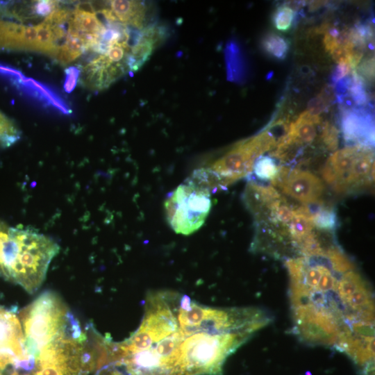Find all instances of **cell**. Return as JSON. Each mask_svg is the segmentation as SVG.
I'll use <instances>...</instances> for the list:
<instances>
[{"mask_svg": "<svg viewBox=\"0 0 375 375\" xmlns=\"http://www.w3.org/2000/svg\"><path fill=\"white\" fill-rule=\"evenodd\" d=\"M326 249L285 261L294 332L306 344L343 352L362 370L374 364L372 290L350 259Z\"/></svg>", "mask_w": 375, "mask_h": 375, "instance_id": "obj_1", "label": "cell"}, {"mask_svg": "<svg viewBox=\"0 0 375 375\" xmlns=\"http://www.w3.org/2000/svg\"><path fill=\"white\" fill-rule=\"evenodd\" d=\"M59 251L51 238L30 227L0 223V275L24 288L36 291L49 265Z\"/></svg>", "mask_w": 375, "mask_h": 375, "instance_id": "obj_2", "label": "cell"}, {"mask_svg": "<svg viewBox=\"0 0 375 375\" xmlns=\"http://www.w3.org/2000/svg\"><path fill=\"white\" fill-rule=\"evenodd\" d=\"M176 318L184 335L195 332H246L254 334L272 321L266 311L257 307L213 308L180 294Z\"/></svg>", "mask_w": 375, "mask_h": 375, "instance_id": "obj_3", "label": "cell"}, {"mask_svg": "<svg viewBox=\"0 0 375 375\" xmlns=\"http://www.w3.org/2000/svg\"><path fill=\"white\" fill-rule=\"evenodd\" d=\"M253 334L199 331L184 335L176 375H220L229 356Z\"/></svg>", "mask_w": 375, "mask_h": 375, "instance_id": "obj_4", "label": "cell"}, {"mask_svg": "<svg viewBox=\"0 0 375 375\" xmlns=\"http://www.w3.org/2000/svg\"><path fill=\"white\" fill-rule=\"evenodd\" d=\"M87 335L64 332L41 347L28 371L12 369L7 375H87L94 370V359Z\"/></svg>", "mask_w": 375, "mask_h": 375, "instance_id": "obj_5", "label": "cell"}, {"mask_svg": "<svg viewBox=\"0 0 375 375\" xmlns=\"http://www.w3.org/2000/svg\"><path fill=\"white\" fill-rule=\"evenodd\" d=\"M26 353L34 355L41 347L65 331L76 317L53 292L39 295L19 313Z\"/></svg>", "mask_w": 375, "mask_h": 375, "instance_id": "obj_6", "label": "cell"}, {"mask_svg": "<svg viewBox=\"0 0 375 375\" xmlns=\"http://www.w3.org/2000/svg\"><path fill=\"white\" fill-rule=\"evenodd\" d=\"M167 221L177 233L190 235L204 223L211 208L208 188L188 178L171 192L165 201Z\"/></svg>", "mask_w": 375, "mask_h": 375, "instance_id": "obj_7", "label": "cell"}, {"mask_svg": "<svg viewBox=\"0 0 375 375\" xmlns=\"http://www.w3.org/2000/svg\"><path fill=\"white\" fill-rule=\"evenodd\" d=\"M271 183L304 205L322 202L319 198L324 192V183L310 172L280 166L277 176Z\"/></svg>", "mask_w": 375, "mask_h": 375, "instance_id": "obj_8", "label": "cell"}, {"mask_svg": "<svg viewBox=\"0 0 375 375\" xmlns=\"http://www.w3.org/2000/svg\"><path fill=\"white\" fill-rule=\"evenodd\" d=\"M0 351L17 361L28 358L22 325L17 317L0 307Z\"/></svg>", "mask_w": 375, "mask_h": 375, "instance_id": "obj_9", "label": "cell"}, {"mask_svg": "<svg viewBox=\"0 0 375 375\" xmlns=\"http://www.w3.org/2000/svg\"><path fill=\"white\" fill-rule=\"evenodd\" d=\"M0 49L37 51L35 26L0 19Z\"/></svg>", "mask_w": 375, "mask_h": 375, "instance_id": "obj_10", "label": "cell"}, {"mask_svg": "<svg viewBox=\"0 0 375 375\" xmlns=\"http://www.w3.org/2000/svg\"><path fill=\"white\" fill-rule=\"evenodd\" d=\"M374 179V153L371 147L361 146L347 177L346 191L369 186Z\"/></svg>", "mask_w": 375, "mask_h": 375, "instance_id": "obj_11", "label": "cell"}, {"mask_svg": "<svg viewBox=\"0 0 375 375\" xmlns=\"http://www.w3.org/2000/svg\"><path fill=\"white\" fill-rule=\"evenodd\" d=\"M319 115L310 114L305 110L288 127L285 135L281 140L297 149L310 144L317 136L316 125L320 124Z\"/></svg>", "mask_w": 375, "mask_h": 375, "instance_id": "obj_12", "label": "cell"}, {"mask_svg": "<svg viewBox=\"0 0 375 375\" xmlns=\"http://www.w3.org/2000/svg\"><path fill=\"white\" fill-rule=\"evenodd\" d=\"M361 145L349 146L335 151L326 164L331 168L336 181L333 189L338 193L346 191V181Z\"/></svg>", "mask_w": 375, "mask_h": 375, "instance_id": "obj_13", "label": "cell"}, {"mask_svg": "<svg viewBox=\"0 0 375 375\" xmlns=\"http://www.w3.org/2000/svg\"><path fill=\"white\" fill-rule=\"evenodd\" d=\"M108 4L120 23L138 29L148 27L146 26L148 8L143 1L115 0L108 1Z\"/></svg>", "mask_w": 375, "mask_h": 375, "instance_id": "obj_14", "label": "cell"}, {"mask_svg": "<svg viewBox=\"0 0 375 375\" xmlns=\"http://www.w3.org/2000/svg\"><path fill=\"white\" fill-rule=\"evenodd\" d=\"M342 129L347 141L357 142L359 145L370 147L374 142V128L366 118L354 112H346L342 118Z\"/></svg>", "mask_w": 375, "mask_h": 375, "instance_id": "obj_15", "label": "cell"}, {"mask_svg": "<svg viewBox=\"0 0 375 375\" xmlns=\"http://www.w3.org/2000/svg\"><path fill=\"white\" fill-rule=\"evenodd\" d=\"M17 81L19 83L21 89L28 94L51 105L65 114L71 112L67 103L51 88L31 78L25 76Z\"/></svg>", "mask_w": 375, "mask_h": 375, "instance_id": "obj_16", "label": "cell"}, {"mask_svg": "<svg viewBox=\"0 0 375 375\" xmlns=\"http://www.w3.org/2000/svg\"><path fill=\"white\" fill-rule=\"evenodd\" d=\"M263 50L273 58L284 59L289 51L288 40L279 34L269 33L263 37L261 42Z\"/></svg>", "mask_w": 375, "mask_h": 375, "instance_id": "obj_17", "label": "cell"}, {"mask_svg": "<svg viewBox=\"0 0 375 375\" xmlns=\"http://www.w3.org/2000/svg\"><path fill=\"white\" fill-rule=\"evenodd\" d=\"M85 50L86 47L81 40L67 35L64 44L59 46L54 57L65 65L75 60Z\"/></svg>", "mask_w": 375, "mask_h": 375, "instance_id": "obj_18", "label": "cell"}, {"mask_svg": "<svg viewBox=\"0 0 375 375\" xmlns=\"http://www.w3.org/2000/svg\"><path fill=\"white\" fill-rule=\"evenodd\" d=\"M311 221L314 227L323 231H333L338 223L335 210L329 206H322V203L317 210H312Z\"/></svg>", "mask_w": 375, "mask_h": 375, "instance_id": "obj_19", "label": "cell"}, {"mask_svg": "<svg viewBox=\"0 0 375 375\" xmlns=\"http://www.w3.org/2000/svg\"><path fill=\"white\" fill-rule=\"evenodd\" d=\"M279 168L274 159L262 155L255 160L252 171L258 179L272 182L277 176Z\"/></svg>", "mask_w": 375, "mask_h": 375, "instance_id": "obj_20", "label": "cell"}, {"mask_svg": "<svg viewBox=\"0 0 375 375\" xmlns=\"http://www.w3.org/2000/svg\"><path fill=\"white\" fill-rule=\"evenodd\" d=\"M20 138L15 123L0 112V147H8Z\"/></svg>", "mask_w": 375, "mask_h": 375, "instance_id": "obj_21", "label": "cell"}, {"mask_svg": "<svg viewBox=\"0 0 375 375\" xmlns=\"http://www.w3.org/2000/svg\"><path fill=\"white\" fill-rule=\"evenodd\" d=\"M295 12L294 9L287 5L278 7L274 12L272 22L278 31H288L293 24Z\"/></svg>", "mask_w": 375, "mask_h": 375, "instance_id": "obj_22", "label": "cell"}, {"mask_svg": "<svg viewBox=\"0 0 375 375\" xmlns=\"http://www.w3.org/2000/svg\"><path fill=\"white\" fill-rule=\"evenodd\" d=\"M321 139L328 150H335L338 147L339 131L335 126L326 122L322 126Z\"/></svg>", "mask_w": 375, "mask_h": 375, "instance_id": "obj_23", "label": "cell"}, {"mask_svg": "<svg viewBox=\"0 0 375 375\" xmlns=\"http://www.w3.org/2000/svg\"><path fill=\"white\" fill-rule=\"evenodd\" d=\"M72 12L66 8H56L43 21L51 26L63 25L71 18Z\"/></svg>", "mask_w": 375, "mask_h": 375, "instance_id": "obj_24", "label": "cell"}, {"mask_svg": "<svg viewBox=\"0 0 375 375\" xmlns=\"http://www.w3.org/2000/svg\"><path fill=\"white\" fill-rule=\"evenodd\" d=\"M328 96L325 94V92H322L311 99L307 110L312 115L319 116V114L328 106Z\"/></svg>", "mask_w": 375, "mask_h": 375, "instance_id": "obj_25", "label": "cell"}, {"mask_svg": "<svg viewBox=\"0 0 375 375\" xmlns=\"http://www.w3.org/2000/svg\"><path fill=\"white\" fill-rule=\"evenodd\" d=\"M81 69L76 67H69L65 70L64 90L66 92H72L76 87L80 76Z\"/></svg>", "mask_w": 375, "mask_h": 375, "instance_id": "obj_26", "label": "cell"}, {"mask_svg": "<svg viewBox=\"0 0 375 375\" xmlns=\"http://www.w3.org/2000/svg\"><path fill=\"white\" fill-rule=\"evenodd\" d=\"M59 2L57 1H38L34 2V11L36 16H48L52 11L58 8Z\"/></svg>", "mask_w": 375, "mask_h": 375, "instance_id": "obj_27", "label": "cell"}, {"mask_svg": "<svg viewBox=\"0 0 375 375\" xmlns=\"http://www.w3.org/2000/svg\"><path fill=\"white\" fill-rule=\"evenodd\" d=\"M97 375H131L124 366L117 362H110L97 372Z\"/></svg>", "mask_w": 375, "mask_h": 375, "instance_id": "obj_28", "label": "cell"}, {"mask_svg": "<svg viewBox=\"0 0 375 375\" xmlns=\"http://www.w3.org/2000/svg\"><path fill=\"white\" fill-rule=\"evenodd\" d=\"M360 74L368 80H372L374 74V58L364 60L359 67Z\"/></svg>", "mask_w": 375, "mask_h": 375, "instance_id": "obj_29", "label": "cell"}, {"mask_svg": "<svg viewBox=\"0 0 375 375\" xmlns=\"http://www.w3.org/2000/svg\"><path fill=\"white\" fill-rule=\"evenodd\" d=\"M351 68L352 67L349 64L338 65L333 74L334 81H338V80H340L341 78L344 77L346 75H347L349 73Z\"/></svg>", "mask_w": 375, "mask_h": 375, "instance_id": "obj_30", "label": "cell"}, {"mask_svg": "<svg viewBox=\"0 0 375 375\" xmlns=\"http://www.w3.org/2000/svg\"><path fill=\"white\" fill-rule=\"evenodd\" d=\"M74 11L83 13H96L92 2L90 1L78 3L75 6Z\"/></svg>", "mask_w": 375, "mask_h": 375, "instance_id": "obj_31", "label": "cell"}, {"mask_svg": "<svg viewBox=\"0 0 375 375\" xmlns=\"http://www.w3.org/2000/svg\"><path fill=\"white\" fill-rule=\"evenodd\" d=\"M319 1H317V4H319V5L322 4V1H320V3H319ZM312 5L314 6L312 7V8H316L315 3H312Z\"/></svg>", "mask_w": 375, "mask_h": 375, "instance_id": "obj_32", "label": "cell"}, {"mask_svg": "<svg viewBox=\"0 0 375 375\" xmlns=\"http://www.w3.org/2000/svg\"><path fill=\"white\" fill-rule=\"evenodd\" d=\"M0 375H2V374L0 373Z\"/></svg>", "mask_w": 375, "mask_h": 375, "instance_id": "obj_33", "label": "cell"}]
</instances>
